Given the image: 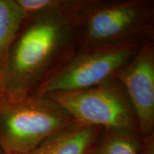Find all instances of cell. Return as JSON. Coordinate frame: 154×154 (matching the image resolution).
I'll return each instance as SVG.
<instances>
[{
    "label": "cell",
    "instance_id": "1",
    "mask_svg": "<svg viewBox=\"0 0 154 154\" xmlns=\"http://www.w3.org/2000/svg\"><path fill=\"white\" fill-rule=\"evenodd\" d=\"M82 2L27 16L0 69V93L34 94L72 57L79 47L76 12Z\"/></svg>",
    "mask_w": 154,
    "mask_h": 154
},
{
    "label": "cell",
    "instance_id": "2",
    "mask_svg": "<svg viewBox=\"0 0 154 154\" xmlns=\"http://www.w3.org/2000/svg\"><path fill=\"white\" fill-rule=\"evenodd\" d=\"M76 19L79 47L154 39L153 0H82Z\"/></svg>",
    "mask_w": 154,
    "mask_h": 154
},
{
    "label": "cell",
    "instance_id": "3",
    "mask_svg": "<svg viewBox=\"0 0 154 154\" xmlns=\"http://www.w3.org/2000/svg\"><path fill=\"white\" fill-rule=\"evenodd\" d=\"M76 121L47 95L0 93V149L20 154Z\"/></svg>",
    "mask_w": 154,
    "mask_h": 154
},
{
    "label": "cell",
    "instance_id": "4",
    "mask_svg": "<svg viewBox=\"0 0 154 154\" xmlns=\"http://www.w3.org/2000/svg\"><path fill=\"white\" fill-rule=\"evenodd\" d=\"M144 42L128 40L79 47L34 94L46 95L58 91H78L116 79L136 55Z\"/></svg>",
    "mask_w": 154,
    "mask_h": 154
},
{
    "label": "cell",
    "instance_id": "5",
    "mask_svg": "<svg viewBox=\"0 0 154 154\" xmlns=\"http://www.w3.org/2000/svg\"><path fill=\"white\" fill-rule=\"evenodd\" d=\"M46 95L82 124L140 132L132 106L116 78L86 89Z\"/></svg>",
    "mask_w": 154,
    "mask_h": 154
},
{
    "label": "cell",
    "instance_id": "6",
    "mask_svg": "<svg viewBox=\"0 0 154 154\" xmlns=\"http://www.w3.org/2000/svg\"><path fill=\"white\" fill-rule=\"evenodd\" d=\"M154 39L144 42L136 55L117 74L143 138L154 134Z\"/></svg>",
    "mask_w": 154,
    "mask_h": 154
},
{
    "label": "cell",
    "instance_id": "7",
    "mask_svg": "<svg viewBox=\"0 0 154 154\" xmlns=\"http://www.w3.org/2000/svg\"><path fill=\"white\" fill-rule=\"evenodd\" d=\"M103 128L74 121L20 154H90Z\"/></svg>",
    "mask_w": 154,
    "mask_h": 154
},
{
    "label": "cell",
    "instance_id": "8",
    "mask_svg": "<svg viewBox=\"0 0 154 154\" xmlns=\"http://www.w3.org/2000/svg\"><path fill=\"white\" fill-rule=\"evenodd\" d=\"M139 131L123 128H103L90 154H140Z\"/></svg>",
    "mask_w": 154,
    "mask_h": 154
},
{
    "label": "cell",
    "instance_id": "9",
    "mask_svg": "<svg viewBox=\"0 0 154 154\" xmlns=\"http://www.w3.org/2000/svg\"><path fill=\"white\" fill-rule=\"evenodd\" d=\"M26 17L16 0H0V69Z\"/></svg>",
    "mask_w": 154,
    "mask_h": 154
},
{
    "label": "cell",
    "instance_id": "10",
    "mask_svg": "<svg viewBox=\"0 0 154 154\" xmlns=\"http://www.w3.org/2000/svg\"><path fill=\"white\" fill-rule=\"evenodd\" d=\"M19 7L27 16L63 8L72 3V0H16Z\"/></svg>",
    "mask_w": 154,
    "mask_h": 154
},
{
    "label": "cell",
    "instance_id": "11",
    "mask_svg": "<svg viewBox=\"0 0 154 154\" xmlns=\"http://www.w3.org/2000/svg\"><path fill=\"white\" fill-rule=\"evenodd\" d=\"M140 154H154V134L142 138Z\"/></svg>",
    "mask_w": 154,
    "mask_h": 154
},
{
    "label": "cell",
    "instance_id": "12",
    "mask_svg": "<svg viewBox=\"0 0 154 154\" xmlns=\"http://www.w3.org/2000/svg\"><path fill=\"white\" fill-rule=\"evenodd\" d=\"M0 154H5V153H4V152L2 151L1 149H0Z\"/></svg>",
    "mask_w": 154,
    "mask_h": 154
}]
</instances>
